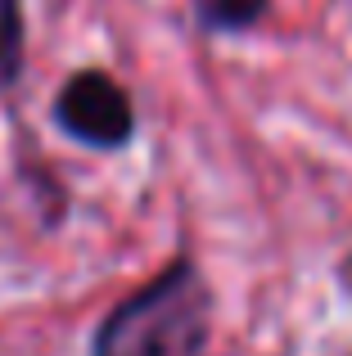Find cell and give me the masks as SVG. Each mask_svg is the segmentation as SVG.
Returning a JSON list of instances; mask_svg holds the SVG:
<instances>
[{
  "label": "cell",
  "instance_id": "obj_1",
  "mask_svg": "<svg viewBox=\"0 0 352 356\" xmlns=\"http://www.w3.org/2000/svg\"><path fill=\"white\" fill-rule=\"evenodd\" d=\"M203 343L208 289L190 261H172L159 280L104 316L90 356H203Z\"/></svg>",
  "mask_w": 352,
  "mask_h": 356
},
{
  "label": "cell",
  "instance_id": "obj_2",
  "mask_svg": "<svg viewBox=\"0 0 352 356\" xmlns=\"http://www.w3.org/2000/svg\"><path fill=\"white\" fill-rule=\"evenodd\" d=\"M54 122L68 131L72 140L95 149H118L131 140L136 113L127 90L104 72H77L54 99Z\"/></svg>",
  "mask_w": 352,
  "mask_h": 356
},
{
  "label": "cell",
  "instance_id": "obj_3",
  "mask_svg": "<svg viewBox=\"0 0 352 356\" xmlns=\"http://www.w3.org/2000/svg\"><path fill=\"white\" fill-rule=\"evenodd\" d=\"M18 68H23V14L18 0H0V86H9Z\"/></svg>",
  "mask_w": 352,
  "mask_h": 356
},
{
  "label": "cell",
  "instance_id": "obj_4",
  "mask_svg": "<svg viewBox=\"0 0 352 356\" xmlns=\"http://www.w3.org/2000/svg\"><path fill=\"white\" fill-rule=\"evenodd\" d=\"M266 0H203V23L217 32H239L262 18Z\"/></svg>",
  "mask_w": 352,
  "mask_h": 356
}]
</instances>
